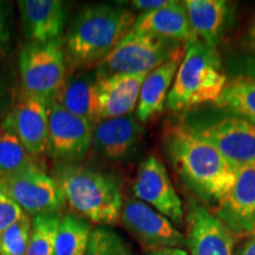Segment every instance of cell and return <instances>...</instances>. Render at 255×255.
Instances as JSON below:
<instances>
[{"label":"cell","mask_w":255,"mask_h":255,"mask_svg":"<svg viewBox=\"0 0 255 255\" xmlns=\"http://www.w3.org/2000/svg\"><path fill=\"white\" fill-rule=\"evenodd\" d=\"M252 237H255V231H254V233H253V235H252Z\"/></svg>","instance_id":"obj_36"},{"label":"cell","mask_w":255,"mask_h":255,"mask_svg":"<svg viewBox=\"0 0 255 255\" xmlns=\"http://www.w3.org/2000/svg\"><path fill=\"white\" fill-rule=\"evenodd\" d=\"M25 214L31 218L38 215L60 214L66 207L60 187L43 167L30 168L17 176L2 181Z\"/></svg>","instance_id":"obj_11"},{"label":"cell","mask_w":255,"mask_h":255,"mask_svg":"<svg viewBox=\"0 0 255 255\" xmlns=\"http://www.w3.org/2000/svg\"><path fill=\"white\" fill-rule=\"evenodd\" d=\"M7 2L0 1V49H6L11 43V14Z\"/></svg>","instance_id":"obj_29"},{"label":"cell","mask_w":255,"mask_h":255,"mask_svg":"<svg viewBox=\"0 0 255 255\" xmlns=\"http://www.w3.org/2000/svg\"><path fill=\"white\" fill-rule=\"evenodd\" d=\"M18 7L27 43L44 44L62 37L68 21V5L62 0H20Z\"/></svg>","instance_id":"obj_17"},{"label":"cell","mask_w":255,"mask_h":255,"mask_svg":"<svg viewBox=\"0 0 255 255\" xmlns=\"http://www.w3.org/2000/svg\"><path fill=\"white\" fill-rule=\"evenodd\" d=\"M62 215L50 214L32 218L31 237L26 255H55L57 231Z\"/></svg>","instance_id":"obj_25"},{"label":"cell","mask_w":255,"mask_h":255,"mask_svg":"<svg viewBox=\"0 0 255 255\" xmlns=\"http://www.w3.org/2000/svg\"><path fill=\"white\" fill-rule=\"evenodd\" d=\"M39 165L15 135L11 127L4 122L0 126V181H7L27 169Z\"/></svg>","instance_id":"obj_22"},{"label":"cell","mask_w":255,"mask_h":255,"mask_svg":"<svg viewBox=\"0 0 255 255\" xmlns=\"http://www.w3.org/2000/svg\"><path fill=\"white\" fill-rule=\"evenodd\" d=\"M178 123L239 168L255 161V124L238 115L208 104L181 114Z\"/></svg>","instance_id":"obj_5"},{"label":"cell","mask_w":255,"mask_h":255,"mask_svg":"<svg viewBox=\"0 0 255 255\" xmlns=\"http://www.w3.org/2000/svg\"><path fill=\"white\" fill-rule=\"evenodd\" d=\"M97 70L83 69L66 77L55 102L75 116L95 122L94 96Z\"/></svg>","instance_id":"obj_21"},{"label":"cell","mask_w":255,"mask_h":255,"mask_svg":"<svg viewBox=\"0 0 255 255\" xmlns=\"http://www.w3.org/2000/svg\"><path fill=\"white\" fill-rule=\"evenodd\" d=\"M183 49L184 45L177 41L148 32L130 30L96 69L104 75H148Z\"/></svg>","instance_id":"obj_6"},{"label":"cell","mask_w":255,"mask_h":255,"mask_svg":"<svg viewBox=\"0 0 255 255\" xmlns=\"http://www.w3.org/2000/svg\"><path fill=\"white\" fill-rule=\"evenodd\" d=\"M170 0H132L130 4L133 8L141 11V13H146V12L156 11V9L164 7L165 5L169 4Z\"/></svg>","instance_id":"obj_31"},{"label":"cell","mask_w":255,"mask_h":255,"mask_svg":"<svg viewBox=\"0 0 255 255\" xmlns=\"http://www.w3.org/2000/svg\"><path fill=\"white\" fill-rule=\"evenodd\" d=\"M235 76H245L255 79V56L246 55L235 60Z\"/></svg>","instance_id":"obj_30"},{"label":"cell","mask_w":255,"mask_h":255,"mask_svg":"<svg viewBox=\"0 0 255 255\" xmlns=\"http://www.w3.org/2000/svg\"><path fill=\"white\" fill-rule=\"evenodd\" d=\"M52 177L72 214L105 227L121 220L123 194L111 174L78 163H57Z\"/></svg>","instance_id":"obj_3"},{"label":"cell","mask_w":255,"mask_h":255,"mask_svg":"<svg viewBox=\"0 0 255 255\" xmlns=\"http://www.w3.org/2000/svg\"><path fill=\"white\" fill-rule=\"evenodd\" d=\"M162 144L169 163L210 210L216 208L232 189L239 167L226 159L208 143L188 132L180 123L164 127Z\"/></svg>","instance_id":"obj_1"},{"label":"cell","mask_w":255,"mask_h":255,"mask_svg":"<svg viewBox=\"0 0 255 255\" xmlns=\"http://www.w3.org/2000/svg\"><path fill=\"white\" fill-rule=\"evenodd\" d=\"M113 255H135V254H133L131 248L128 246L126 242L123 241V239L121 238L120 235H117L116 241H115Z\"/></svg>","instance_id":"obj_33"},{"label":"cell","mask_w":255,"mask_h":255,"mask_svg":"<svg viewBox=\"0 0 255 255\" xmlns=\"http://www.w3.org/2000/svg\"><path fill=\"white\" fill-rule=\"evenodd\" d=\"M131 30L148 32L181 44L193 37L183 1L176 0H170L156 11L141 13L133 21Z\"/></svg>","instance_id":"obj_20"},{"label":"cell","mask_w":255,"mask_h":255,"mask_svg":"<svg viewBox=\"0 0 255 255\" xmlns=\"http://www.w3.org/2000/svg\"><path fill=\"white\" fill-rule=\"evenodd\" d=\"M49 111L47 154L58 163H77L92 146V123L75 116L52 101Z\"/></svg>","instance_id":"obj_10"},{"label":"cell","mask_w":255,"mask_h":255,"mask_svg":"<svg viewBox=\"0 0 255 255\" xmlns=\"http://www.w3.org/2000/svg\"><path fill=\"white\" fill-rule=\"evenodd\" d=\"M183 52L184 49L167 63L148 73L143 81L135 114L142 124L149 122L165 109L168 94L182 60Z\"/></svg>","instance_id":"obj_18"},{"label":"cell","mask_w":255,"mask_h":255,"mask_svg":"<svg viewBox=\"0 0 255 255\" xmlns=\"http://www.w3.org/2000/svg\"><path fill=\"white\" fill-rule=\"evenodd\" d=\"M97 75L94 96L95 122L132 114L136 110L139 90L146 75H104L98 71Z\"/></svg>","instance_id":"obj_15"},{"label":"cell","mask_w":255,"mask_h":255,"mask_svg":"<svg viewBox=\"0 0 255 255\" xmlns=\"http://www.w3.org/2000/svg\"><path fill=\"white\" fill-rule=\"evenodd\" d=\"M92 232L91 223L75 214H64L57 231L55 255H84Z\"/></svg>","instance_id":"obj_24"},{"label":"cell","mask_w":255,"mask_h":255,"mask_svg":"<svg viewBox=\"0 0 255 255\" xmlns=\"http://www.w3.org/2000/svg\"><path fill=\"white\" fill-rule=\"evenodd\" d=\"M132 12L120 5L83 7L64 37L66 62L72 70L92 69L113 51L132 28Z\"/></svg>","instance_id":"obj_2"},{"label":"cell","mask_w":255,"mask_h":255,"mask_svg":"<svg viewBox=\"0 0 255 255\" xmlns=\"http://www.w3.org/2000/svg\"><path fill=\"white\" fill-rule=\"evenodd\" d=\"M32 218L25 214L0 234V255H26Z\"/></svg>","instance_id":"obj_26"},{"label":"cell","mask_w":255,"mask_h":255,"mask_svg":"<svg viewBox=\"0 0 255 255\" xmlns=\"http://www.w3.org/2000/svg\"><path fill=\"white\" fill-rule=\"evenodd\" d=\"M120 221L145 253L164 248L184 250L187 247L183 232L178 231L165 216L135 197L124 201Z\"/></svg>","instance_id":"obj_9"},{"label":"cell","mask_w":255,"mask_h":255,"mask_svg":"<svg viewBox=\"0 0 255 255\" xmlns=\"http://www.w3.org/2000/svg\"><path fill=\"white\" fill-rule=\"evenodd\" d=\"M23 90L45 103L55 101L68 77L64 38L49 43H27L19 55Z\"/></svg>","instance_id":"obj_7"},{"label":"cell","mask_w":255,"mask_h":255,"mask_svg":"<svg viewBox=\"0 0 255 255\" xmlns=\"http://www.w3.org/2000/svg\"><path fill=\"white\" fill-rule=\"evenodd\" d=\"M227 81L218 50L193 36L184 43L183 57L168 94L165 109L183 114L213 104Z\"/></svg>","instance_id":"obj_4"},{"label":"cell","mask_w":255,"mask_h":255,"mask_svg":"<svg viewBox=\"0 0 255 255\" xmlns=\"http://www.w3.org/2000/svg\"><path fill=\"white\" fill-rule=\"evenodd\" d=\"M186 240L189 255H235V237L208 207L196 200L188 202Z\"/></svg>","instance_id":"obj_12"},{"label":"cell","mask_w":255,"mask_h":255,"mask_svg":"<svg viewBox=\"0 0 255 255\" xmlns=\"http://www.w3.org/2000/svg\"><path fill=\"white\" fill-rule=\"evenodd\" d=\"M24 215V210L11 196L2 181H0V234Z\"/></svg>","instance_id":"obj_28"},{"label":"cell","mask_w":255,"mask_h":255,"mask_svg":"<svg viewBox=\"0 0 255 255\" xmlns=\"http://www.w3.org/2000/svg\"><path fill=\"white\" fill-rule=\"evenodd\" d=\"M212 212L237 238L253 235L255 231V161L239 168L232 189Z\"/></svg>","instance_id":"obj_14"},{"label":"cell","mask_w":255,"mask_h":255,"mask_svg":"<svg viewBox=\"0 0 255 255\" xmlns=\"http://www.w3.org/2000/svg\"><path fill=\"white\" fill-rule=\"evenodd\" d=\"M135 199L165 216L178 231L186 229V212L163 162L149 155L139 163L133 180Z\"/></svg>","instance_id":"obj_8"},{"label":"cell","mask_w":255,"mask_h":255,"mask_svg":"<svg viewBox=\"0 0 255 255\" xmlns=\"http://www.w3.org/2000/svg\"><path fill=\"white\" fill-rule=\"evenodd\" d=\"M117 235L119 234L114 229L105 226L92 228L84 255H113Z\"/></svg>","instance_id":"obj_27"},{"label":"cell","mask_w":255,"mask_h":255,"mask_svg":"<svg viewBox=\"0 0 255 255\" xmlns=\"http://www.w3.org/2000/svg\"><path fill=\"white\" fill-rule=\"evenodd\" d=\"M212 105L255 124V79L234 76Z\"/></svg>","instance_id":"obj_23"},{"label":"cell","mask_w":255,"mask_h":255,"mask_svg":"<svg viewBox=\"0 0 255 255\" xmlns=\"http://www.w3.org/2000/svg\"><path fill=\"white\" fill-rule=\"evenodd\" d=\"M183 5L193 36L207 46L216 49L231 14L228 2L225 0H186Z\"/></svg>","instance_id":"obj_19"},{"label":"cell","mask_w":255,"mask_h":255,"mask_svg":"<svg viewBox=\"0 0 255 255\" xmlns=\"http://www.w3.org/2000/svg\"><path fill=\"white\" fill-rule=\"evenodd\" d=\"M144 135V127L133 113L92 123V146L111 162H127L136 157Z\"/></svg>","instance_id":"obj_13"},{"label":"cell","mask_w":255,"mask_h":255,"mask_svg":"<svg viewBox=\"0 0 255 255\" xmlns=\"http://www.w3.org/2000/svg\"><path fill=\"white\" fill-rule=\"evenodd\" d=\"M5 122L31 155L37 157L47 152L49 111L43 100L21 90Z\"/></svg>","instance_id":"obj_16"},{"label":"cell","mask_w":255,"mask_h":255,"mask_svg":"<svg viewBox=\"0 0 255 255\" xmlns=\"http://www.w3.org/2000/svg\"><path fill=\"white\" fill-rule=\"evenodd\" d=\"M238 255H255V237H251L242 245Z\"/></svg>","instance_id":"obj_35"},{"label":"cell","mask_w":255,"mask_h":255,"mask_svg":"<svg viewBox=\"0 0 255 255\" xmlns=\"http://www.w3.org/2000/svg\"><path fill=\"white\" fill-rule=\"evenodd\" d=\"M146 255H189L183 248H164V250L146 252Z\"/></svg>","instance_id":"obj_34"},{"label":"cell","mask_w":255,"mask_h":255,"mask_svg":"<svg viewBox=\"0 0 255 255\" xmlns=\"http://www.w3.org/2000/svg\"><path fill=\"white\" fill-rule=\"evenodd\" d=\"M241 44L244 50L247 51V55L255 56V17L252 19L250 25L245 31Z\"/></svg>","instance_id":"obj_32"}]
</instances>
